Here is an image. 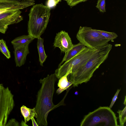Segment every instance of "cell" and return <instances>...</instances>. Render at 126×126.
Masks as SVG:
<instances>
[{"instance_id":"6da1fadb","label":"cell","mask_w":126,"mask_h":126,"mask_svg":"<svg viewBox=\"0 0 126 126\" xmlns=\"http://www.w3.org/2000/svg\"><path fill=\"white\" fill-rule=\"evenodd\" d=\"M55 73L48 75L39 80L42 84L37 95L35 107L37 117L36 122L38 126H47V118L49 112L57 107L53 102V97L55 91L54 85L57 79Z\"/></svg>"},{"instance_id":"7a4b0ae2","label":"cell","mask_w":126,"mask_h":126,"mask_svg":"<svg viewBox=\"0 0 126 126\" xmlns=\"http://www.w3.org/2000/svg\"><path fill=\"white\" fill-rule=\"evenodd\" d=\"M112 45H107L99 48L98 51L83 65L73 73L67 77L74 87L89 81L94 71L107 58L112 49Z\"/></svg>"},{"instance_id":"3957f363","label":"cell","mask_w":126,"mask_h":126,"mask_svg":"<svg viewBox=\"0 0 126 126\" xmlns=\"http://www.w3.org/2000/svg\"><path fill=\"white\" fill-rule=\"evenodd\" d=\"M50 15V9L41 4L34 5L29 14L28 34L35 38L40 37L45 30Z\"/></svg>"},{"instance_id":"277c9868","label":"cell","mask_w":126,"mask_h":126,"mask_svg":"<svg viewBox=\"0 0 126 126\" xmlns=\"http://www.w3.org/2000/svg\"><path fill=\"white\" fill-rule=\"evenodd\" d=\"M80 126H117V117L109 107H100L85 116Z\"/></svg>"},{"instance_id":"5b68a950","label":"cell","mask_w":126,"mask_h":126,"mask_svg":"<svg viewBox=\"0 0 126 126\" xmlns=\"http://www.w3.org/2000/svg\"><path fill=\"white\" fill-rule=\"evenodd\" d=\"M99 48L92 49L85 47L76 55L64 62L56 70L54 73L57 78L59 79L67 73L69 75L74 73L85 63Z\"/></svg>"},{"instance_id":"8992f818","label":"cell","mask_w":126,"mask_h":126,"mask_svg":"<svg viewBox=\"0 0 126 126\" xmlns=\"http://www.w3.org/2000/svg\"><path fill=\"white\" fill-rule=\"evenodd\" d=\"M76 37L79 42L92 49H96L105 46L110 41L94 29L86 26H80Z\"/></svg>"},{"instance_id":"52a82bcc","label":"cell","mask_w":126,"mask_h":126,"mask_svg":"<svg viewBox=\"0 0 126 126\" xmlns=\"http://www.w3.org/2000/svg\"><path fill=\"white\" fill-rule=\"evenodd\" d=\"M14 106L13 95L8 87L0 83V126H5Z\"/></svg>"},{"instance_id":"ba28073f","label":"cell","mask_w":126,"mask_h":126,"mask_svg":"<svg viewBox=\"0 0 126 126\" xmlns=\"http://www.w3.org/2000/svg\"><path fill=\"white\" fill-rule=\"evenodd\" d=\"M20 10L8 11L0 14V32L5 33L8 26L19 22L23 19Z\"/></svg>"},{"instance_id":"9c48e42d","label":"cell","mask_w":126,"mask_h":126,"mask_svg":"<svg viewBox=\"0 0 126 126\" xmlns=\"http://www.w3.org/2000/svg\"><path fill=\"white\" fill-rule=\"evenodd\" d=\"M73 45L71 39L68 33L62 31L56 34L53 43V46L58 47L61 52L66 53L69 51Z\"/></svg>"},{"instance_id":"30bf717a","label":"cell","mask_w":126,"mask_h":126,"mask_svg":"<svg viewBox=\"0 0 126 126\" xmlns=\"http://www.w3.org/2000/svg\"><path fill=\"white\" fill-rule=\"evenodd\" d=\"M34 0H23L20 1L0 0V10H21L35 4Z\"/></svg>"},{"instance_id":"8fae6325","label":"cell","mask_w":126,"mask_h":126,"mask_svg":"<svg viewBox=\"0 0 126 126\" xmlns=\"http://www.w3.org/2000/svg\"><path fill=\"white\" fill-rule=\"evenodd\" d=\"M29 45L13 46L15 60L16 66L20 67L25 63L27 56L29 53Z\"/></svg>"},{"instance_id":"7c38bea8","label":"cell","mask_w":126,"mask_h":126,"mask_svg":"<svg viewBox=\"0 0 126 126\" xmlns=\"http://www.w3.org/2000/svg\"><path fill=\"white\" fill-rule=\"evenodd\" d=\"M86 47L80 42L76 44H73V47L68 52L65 53V55L58 67L65 62H66L76 55Z\"/></svg>"},{"instance_id":"4fadbf2b","label":"cell","mask_w":126,"mask_h":126,"mask_svg":"<svg viewBox=\"0 0 126 126\" xmlns=\"http://www.w3.org/2000/svg\"><path fill=\"white\" fill-rule=\"evenodd\" d=\"M20 110L21 114L24 117V122L26 123L34 117L36 118L37 117L35 108L31 109L23 105L20 108Z\"/></svg>"},{"instance_id":"5bb4252c","label":"cell","mask_w":126,"mask_h":126,"mask_svg":"<svg viewBox=\"0 0 126 126\" xmlns=\"http://www.w3.org/2000/svg\"><path fill=\"white\" fill-rule=\"evenodd\" d=\"M69 75L68 73H67L59 79L58 84L59 88L56 92L58 94H59L64 90H66L71 85H73L72 83L68 80L67 76Z\"/></svg>"},{"instance_id":"9a60e30c","label":"cell","mask_w":126,"mask_h":126,"mask_svg":"<svg viewBox=\"0 0 126 126\" xmlns=\"http://www.w3.org/2000/svg\"><path fill=\"white\" fill-rule=\"evenodd\" d=\"M37 39V46L39 55V61L40 65L43 66V63L46 61L47 56L45 53L44 47L43 39L40 36Z\"/></svg>"},{"instance_id":"2e32d148","label":"cell","mask_w":126,"mask_h":126,"mask_svg":"<svg viewBox=\"0 0 126 126\" xmlns=\"http://www.w3.org/2000/svg\"><path fill=\"white\" fill-rule=\"evenodd\" d=\"M34 39L30 35H23L16 37L11 42L13 46H21L29 44Z\"/></svg>"},{"instance_id":"e0dca14e","label":"cell","mask_w":126,"mask_h":126,"mask_svg":"<svg viewBox=\"0 0 126 126\" xmlns=\"http://www.w3.org/2000/svg\"><path fill=\"white\" fill-rule=\"evenodd\" d=\"M94 30L107 39L110 41H113L118 36L117 34L114 32H109L94 29Z\"/></svg>"},{"instance_id":"ac0fdd59","label":"cell","mask_w":126,"mask_h":126,"mask_svg":"<svg viewBox=\"0 0 126 126\" xmlns=\"http://www.w3.org/2000/svg\"><path fill=\"white\" fill-rule=\"evenodd\" d=\"M0 51L8 59L11 58L10 53L6 44V42L3 39H0Z\"/></svg>"},{"instance_id":"d6986e66","label":"cell","mask_w":126,"mask_h":126,"mask_svg":"<svg viewBox=\"0 0 126 126\" xmlns=\"http://www.w3.org/2000/svg\"><path fill=\"white\" fill-rule=\"evenodd\" d=\"M126 107L122 110H119L117 112L119 114L120 125L124 126L126 121Z\"/></svg>"},{"instance_id":"ffe728a7","label":"cell","mask_w":126,"mask_h":126,"mask_svg":"<svg viewBox=\"0 0 126 126\" xmlns=\"http://www.w3.org/2000/svg\"><path fill=\"white\" fill-rule=\"evenodd\" d=\"M105 0H98L96 7L101 12H106L105 9Z\"/></svg>"},{"instance_id":"44dd1931","label":"cell","mask_w":126,"mask_h":126,"mask_svg":"<svg viewBox=\"0 0 126 126\" xmlns=\"http://www.w3.org/2000/svg\"><path fill=\"white\" fill-rule=\"evenodd\" d=\"M66 1L68 5L71 7L74 6L78 4L85 2L87 0H64Z\"/></svg>"},{"instance_id":"7402d4cb","label":"cell","mask_w":126,"mask_h":126,"mask_svg":"<svg viewBox=\"0 0 126 126\" xmlns=\"http://www.w3.org/2000/svg\"><path fill=\"white\" fill-rule=\"evenodd\" d=\"M18 122L14 119H12L7 123L5 126H19Z\"/></svg>"},{"instance_id":"603a6c76","label":"cell","mask_w":126,"mask_h":126,"mask_svg":"<svg viewBox=\"0 0 126 126\" xmlns=\"http://www.w3.org/2000/svg\"><path fill=\"white\" fill-rule=\"evenodd\" d=\"M120 90V89H118L117 90L116 93L112 99L111 104L109 107L111 109L115 103L117 98L118 96Z\"/></svg>"},{"instance_id":"cb8c5ba5","label":"cell","mask_w":126,"mask_h":126,"mask_svg":"<svg viewBox=\"0 0 126 126\" xmlns=\"http://www.w3.org/2000/svg\"><path fill=\"white\" fill-rule=\"evenodd\" d=\"M56 5L54 0H48L47 3V6L50 9L54 7Z\"/></svg>"},{"instance_id":"d4e9b609","label":"cell","mask_w":126,"mask_h":126,"mask_svg":"<svg viewBox=\"0 0 126 126\" xmlns=\"http://www.w3.org/2000/svg\"><path fill=\"white\" fill-rule=\"evenodd\" d=\"M32 120V124L33 126H38V125L37 124V122L35 121L34 117L32 118L31 119Z\"/></svg>"},{"instance_id":"484cf974","label":"cell","mask_w":126,"mask_h":126,"mask_svg":"<svg viewBox=\"0 0 126 126\" xmlns=\"http://www.w3.org/2000/svg\"><path fill=\"white\" fill-rule=\"evenodd\" d=\"M21 126H28L27 125L26 123H25L24 122L22 121L21 122L20 124Z\"/></svg>"},{"instance_id":"4316f807","label":"cell","mask_w":126,"mask_h":126,"mask_svg":"<svg viewBox=\"0 0 126 126\" xmlns=\"http://www.w3.org/2000/svg\"><path fill=\"white\" fill-rule=\"evenodd\" d=\"M56 3L57 4L60 1H61V0H54Z\"/></svg>"},{"instance_id":"83f0119b","label":"cell","mask_w":126,"mask_h":126,"mask_svg":"<svg viewBox=\"0 0 126 126\" xmlns=\"http://www.w3.org/2000/svg\"><path fill=\"white\" fill-rule=\"evenodd\" d=\"M126 96H125V101H124V104L125 105H126Z\"/></svg>"},{"instance_id":"f1b7e54d","label":"cell","mask_w":126,"mask_h":126,"mask_svg":"<svg viewBox=\"0 0 126 126\" xmlns=\"http://www.w3.org/2000/svg\"><path fill=\"white\" fill-rule=\"evenodd\" d=\"M9 0L13 1H22L23 0Z\"/></svg>"}]
</instances>
